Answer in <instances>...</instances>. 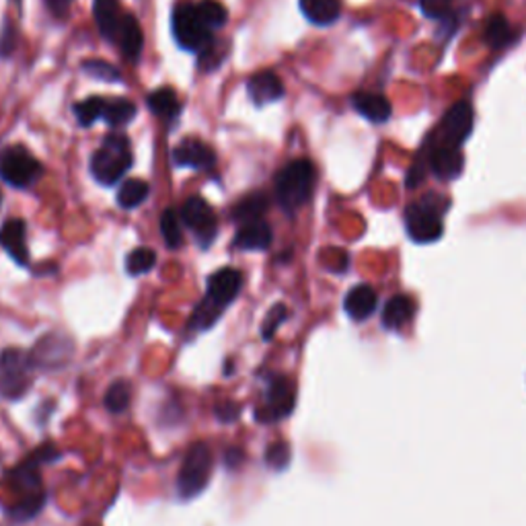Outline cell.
<instances>
[{"label": "cell", "mask_w": 526, "mask_h": 526, "mask_svg": "<svg viewBox=\"0 0 526 526\" xmlns=\"http://www.w3.org/2000/svg\"><path fill=\"white\" fill-rule=\"evenodd\" d=\"M183 222L182 216H179L175 210L169 208L164 210L161 216V232L164 237V243H167L169 249H179L183 245Z\"/></svg>", "instance_id": "cell-30"}, {"label": "cell", "mask_w": 526, "mask_h": 526, "mask_svg": "<svg viewBox=\"0 0 526 526\" xmlns=\"http://www.w3.org/2000/svg\"><path fill=\"white\" fill-rule=\"evenodd\" d=\"M247 95H249V99L258 105V108H263V105L282 99L284 82L272 70L253 74V77L247 80Z\"/></svg>", "instance_id": "cell-16"}, {"label": "cell", "mask_w": 526, "mask_h": 526, "mask_svg": "<svg viewBox=\"0 0 526 526\" xmlns=\"http://www.w3.org/2000/svg\"><path fill=\"white\" fill-rule=\"evenodd\" d=\"M210 475H212V450H210L206 442H195V445L187 450L182 469H179L177 475L179 495H182L183 500L198 498L210 484Z\"/></svg>", "instance_id": "cell-5"}, {"label": "cell", "mask_w": 526, "mask_h": 526, "mask_svg": "<svg viewBox=\"0 0 526 526\" xmlns=\"http://www.w3.org/2000/svg\"><path fill=\"white\" fill-rule=\"evenodd\" d=\"M132 401V385L127 380H116L108 387L105 393V408L111 413H122Z\"/></svg>", "instance_id": "cell-31"}, {"label": "cell", "mask_w": 526, "mask_h": 526, "mask_svg": "<svg viewBox=\"0 0 526 526\" xmlns=\"http://www.w3.org/2000/svg\"><path fill=\"white\" fill-rule=\"evenodd\" d=\"M93 13L97 27H99L101 35L105 40L111 42L117 32L119 23H122L126 11H122L117 0H95L93 3Z\"/></svg>", "instance_id": "cell-22"}, {"label": "cell", "mask_w": 526, "mask_h": 526, "mask_svg": "<svg viewBox=\"0 0 526 526\" xmlns=\"http://www.w3.org/2000/svg\"><path fill=\"white\" fill-rule=\"evenodd\" d=\"M286 319H288L286 306H284V305L272 306V309H269V313L266 315V319H263V325H261V337H263V340H266V342L272 340V337L277 332V327H280Z\"/></svg>", "instance_id": "cell-36"}, {"label": "cell", "mask_w": 526, "mask_h": 526, "mask_svg": "<svg viewBox=\"0 0 526 526\" xmlns=\"http://www.w3.org/2000/svg\"><path fill=\"white\" fill-rule=\"evenodd\" d=\"M268 195L266 193H249L245 195L243 200H239L235 208H232L230 218L235 222L240 224H251V222H258L263 218V214L268 212Z\"/></svg>", "instance_id": "cell-25"}, {"label": "cell", "mask_w": 526, "mask_h": 526, "mask_svg": "<svg viewBox=\"0 0 526 526\" xmlns=\"http://www.w3.org/2000/svg\"><path fill=\"white\" fill-rule=\"evenodd\" d=\"M240 458H243V450H239V448H229L227 450V455H224V463H227V467L230 469H237L240 463Z\"/></svg>", "instance_id": "cell-40"}, {"label": "cell", "mask_w": 526, "mask_h": 526, "mask_svg": "<svg viewBox=\"0 0 526 526\" xmlns=\"http://www.w3.org/2000/svg\"><path fill=\"white\" fill-rule=\"evenodd\" d=\"M427 163H430V169L436 173V177L450 182V179H456L463 173L465 159L461 155V150L455 146H442L434 145L430 155H427Z\"/></svg>", "instance_id": "cell-18"}, {"label": "cell", "mask_w": 526, "mask_h": 526, "mask_svg": "<svg viewBox=\"0 0 526 526\" xmlns=\"http://www.w3.org/2000/svg\"><path fill=\"white\" fill-rule=\"evenodd\" d=\"M72 0H46V5L50 6V11L54 14H64L69 11Z\"/></svg>", "instance_id": "cell-42"}, {"label": "cell", "mask_w": 526, "mask_h": 526, "mask_svg": "<svg viewBox=\"0 0 526 526\" xmlns=\"http://www.w3.org/2000/svg\"><path fill=\"white\" fill-rule=\"evenodd\" d=\"M173 35L183 50L200 52V54L214 46L212 29L202 21L195 5H179L173 11Z\"/></svg>", "instance_id": "cell-7"}, {"label": "cell", "mask_w": 526, "mask_h": 526, "mask_svg": "<svg viewBox=\"0 0 526 526\" xmlns=\"http://www.w3.org/2000/svg\"><path fill=\"white\" fill-rule=\"evenodd\" d=\"M182 222L190 229L195 237H198L202 247H208L216 237V214L210 208L208 202L200 195H192L190 200H185L182 208Z\"/></svg>", "instance_id": "cell-11"}, {"label": "cell", "mask_w": 526, "mask_h": 526, "mask_svg": "<svg viewBox=\"0 0 526 526\" xmlns=\"http://www.w3.org/2000/svg\"><path fill=\"white\" fill-rule=\"evenodd\" d=\"M296 405V387L288 377H276L269 380L263 395L261 408L255 411V418L263 424L280 422L288 418Z\"/></svg>", "instance_id": "cell-10"}, {"label": "cell", "mask_w": 526, "mask_h": 526, "mask_svg": "<svg viewBox=\"0 0 526 526\" xmlns=\"http://www.w3.org/2000/svg\"><path fill=\"white\" fill-rule=\"evenodd\" d=\"M405 227L408 235L416 243H434L442 237V202H436L434 195H424L405 210Z\"/></svg>", "instance_id": "cell-6"}, {"label": "cell", "mask_w": 526, "mask_h": 526, "mask_svg": "<svg viewBox=\"0 0 526 526\" xmlns=\"http://www.w3.org/2000/svg\"><path fill=\"white\" fill-rule=\"evenodd\" d=\"M134 163L130 140L122 134H109L103 140V145L95 150L91 156V175L97 183L101 185H116Z\"/></svg>", "instance_id": "cell-3"}, {"label": "cell", "mask_w": 526, "mask_h": 526, "mask_svg": "<svg viewBox=\"0 0 526 526\" xmlns=\"http://www.w3.org/2000/svg\"><path fill=\"white\" fill-rule=\"evenodd\" d=\"M80 69L91 79L103 80V82H119L122 80V74H119L117 66L105 62V60H87V62H82Z\"/></svg>", "instance_id": "cell-35"}, {"label": "cell", "mask_w": 526, "mask_h": 526, "mask_svg": "<svg viewBox=\"0 0 526 526\" xmlns=\"http://www.w3.org/2000/svg\"><path fill=\"white\" fill-rule=\"evenodd\" d=\"M266 463H268V467H272L276 471H284L290 463V446L284 445V442L269 445L266 450Z\"/></svg>", "instance_id": "cell-37"}, {"label": "cell", "mask_w": 526, "mask_h": 526, "mask_svg": "<svg viewBox=\"0 0 526 526\" xmlns=\"http://www.w3.org/2000/svg\"><path fill=\"white\" fill-rule=\"evenodd\" d=\"M32 356L23 350H5L0 356V395L19 399L32 387Z\"/></svg>", "instance_id": "cell-9"}, {"label": "cell", "mask_w": 526, "mask_h": 526, "mask_svg": "<svg viewBox=\"0 0 526 526\" xmlns=\"http://www.w3.org/2000/svg\"><path fill=\"white\" fill-rule=\"evenodd\" d=\"M195 9H198L202 21H204L212 32L218 27L227 25L229 11H227V6L218 3V0H202V3L195 5Z\"/></svg>", "instance_id": "cell-32"}, {"label": "cell", "mask_w": 526, "mask_h": 526, "mask_svg": "<svg viewBox=\"0 0 526 526\" xmlns=\"http://www.w3.org/2000/svg\"><path fill=\"white\" fill-rule=\"evenodd\" d=\"M450 5H453V0H419L422 13L430 19L446 17L448 11H450Z\"/></svg>", "instance_id": "cell-38"}, {"label": "cell", "mask_w": 526, "mask_h": 526, "mask_svg": "<svg viewBox=\"0 0 526 526\" xmlns=\"http://www.w3.org/2000/svg\"><path fill=\"white\" fill-rule=\"evenodd\" d=\"M235 247L245 251H266L272 245V229L263 221L243 224L235 235Z\"/></svg>", "instance_id": "cell-21"}, {"label": "cell", "mask_w": 526, "mask_h": 526, "mask_svg": "<svg viewBox=\"0 0 526 526\" xmlns=\"http://www.w3.org/2000/svg\"><path fill=\"white\" fill-rule=\"evenodd\" d=\"M484 40L490 48L500 50V48L510 46V43L516 40V33L512 25H510L502 14H493V17L487 19V23H485Z\"/></svg>", "instance_id": "cell-26"}, {"label": "cell", "mask_w": 526, "mask_h": 526, "mask_svg": "<svg viewBox=\"0 0 526 526\" xmlns=\"http://www.w3.org/2000/svg\"><path fill=\"white\" fill-rule=\"evenodd\" d=\"M25 221L21 218H11L0 229V247L11 255L14 263L19 266H27L29 263V249L25 240Z\"/></svg>", "instance_id": "cell-17"}, {"label": "cell", "mask_w": 526, "mask_h": 526, "mask_svg": "<svg viewBox=\"0 0 526 526\" xmlns=\"http://www.w3.org/2000/svg\"><path fill=\"white\" fill-rule=\"evenodd\" d=\"M37 458H29L27 463L21 465L19 469L11 473V485L13 492L17 493V502L9 508V514L13 521H32L33 516L40 514L46 502V493H43L42 477L37 473Z\"/></svg>", "instance_id": "cell-4"}, {"label": "cell", "mask_w": 526, "mask_h": 526, "mask_svg": "<svg viewBox=\"0 0 526 526\" xmlns=\"http://www.w3.org/2000/svg\"><path fill=\"white\" fill-rule=\"evenodd\" d=\"M105 101L103 97H89V99L74 105V116H77L80 126H93L97 119H103L105 114Z\"/></svg>", "instance_id": "cell-33"}, {"label": "cell", "mask_w": 526, "mask_h": 526, "mask_svg": "<svg viewBox=\"0 0 526 526\" xmlns=\"http://www.w3.org/2000/svg\"><path fill=\"white\" fill-rule=\"evenodd\" d=\"M150 193V185L145 179H127L117 190V204L124 210H134L145 204Z\"/></svg>", "instance_id": "cell-28"}, {"label": "cell", "mask_w": 526, "mask_h": 526, "mask_svg": "<svg viewBox=\"0 0 526 526\" xmlns=\"http://www.w3.org/2000/svg\"><path fill=\"white\" fill-rule=\"evenodd\" d=\"M216 416L222 419V422H232V419H237L239 418V405L237 403H230V401H224L222 405H218L216 408Z\"/></svg>", "instance_id": "cell-39"}, {"label": "cell", "mask_w": 526, "mask_h": 526, "mask_svg": "<svg viewBox=\"0 0 526 526\" xmlns=\"http://www.w3.org/2000/svg\"><path fill=\"white\" fill-rule=\"evenodd\" d=\"M416 315V303L409 296L397 295L393 298H389V303L382 309V325L387 329H401L408 325Z\"/></svg>", "instance_id": "cell-24"}, {"label": "cell", "mask_w": 526, "mask_h": 526, "mask_svg": "<svg viewBox=\"0 0 526 526\" xmlns=\"http://www.w3.org/2000/svg\"><path fill=\"white\" fill-rule=\"evenodd\" d=\"M5 33H14V29L13 27H5ZM14 37H9V42H6V35H3V40H0V54L6 56V54H11L13 48H14Z\"/></svg>", "instance_id": "cell-41"}, {"label": "cell", "mask_w": 526, "mask_h": 526, "mask_svg": "<svg viewBox=\"0 0 526 526\" xmlns=\"http://www.w3.org/2000/svg\"><path fill=\"white\" fill-rule=\"evenodd\" d=\"M111 43H116L117 50L122 52L127 60H132V62H136L140 58L142 46H145V33H142L138 19L134 17L132 13L124 14L122 23H119Z\"/></svg>", "instance_id": "cell-15"}, {"label": "cell", "mask_w": 526, "mask_h": 526, "mask_svg": "<svg viewBox=\"0 0 526 526\" xmlns=\"http://www.w3.org/2000/svg\"><path fill=\"white\" fill-rule=\"evenodd\" d=\"M171 161L175 167H190L195 171H208L216 164V153L212 146L200 140H183L171 153Z\"/></svg>", "instance_id": "cell-14"}, {"label": "cell", "mask_w": 526, "mask_h": 526, "mask_svg": "<svg viewBox=\"0 0 526 526\" xmlns=\"http://www.w3.org/2000/svg\"><path fill=\"white\" fill-rule=\"evenodd\" d=\"M42 177V164L32 150L14 145L0 150V179L19 190L32 187Z\"/></svg>", "instance_id": "cell-8"}, {"label": "cell", "mask_w": 526, "mask_h": 526, "mask_svg": "<svg viewBox=\"0 0 526 526\" xmlns=\"http://www.w3.org/2000/svg\"><path fill=\"white\" fill-rule=\"evenodd\" d=\"M136 117V105L130 99H108L105 101L103 119L111 127H119L130 124Z\"/></svg>", "instance_id": "cell-29"}, {"label": "cell", "mask_w": 526, "mask_h": 526, "mask_svg": "<svg viewBox=\"0 0 526 526\" xmlns=\"http://www.w3.org/2000/svg\"><path fill=\"white\" fill-rule=\"evenodd\" d=\"M300 11L313 25H332L340 19L342 3L340 0H300Z\"/></svg>", "instance_id": "cell-23"}, {"label": "cell", "mask_w": 526, "mask_h": 526, "mask_svg": "<svg viewBox=\"0 0 526 526\" xmlns=\"http://www.w3.org/2000/svg\"><path fill=\"white\" fill-rule=\"evenodd\" d=\"M156 263V253L150 249V247H138V249L130 251L126 259V269L130 276H140L146 274L155 268Z\"/></svg>", "instance_id": "cell-34"}, {"label": "cell", "mask_w": 526, "mask_h": 526, "mask_svg": "<svg viewBox=\"0 0 526 526\" xmlns=\"http://www.w3.org/2000/svg\"><path fill=\"white\" fill-rule=\"evenodd\" d=\"M473 132V109L467 101H458L446 111L438 127V142L442 146L461 148L465 140Z\"/></svg>", "instance_id": "cell-12"}, {"label": "cell", "mask_w": 526, "mask_h": 526, "mask_svg": "<svg viewBox=\"0 0 526 526\" xmlns=\"http://www.w3.org/2000/svg\"><path fill=\"white\" fill-rule=\"evenodd\" d=\"M377 292H374L368 284H360V286L352 288L343 300V309L354 321H364L377 311Z\"/></svg>", "instance_id": "cell-19"}, {"label": "cell", "mask_w": 526, "mask_h": 526, "mask_svg": "<svg viewBox=\"0 0 526 526\" xmlns=\"http://www.w3.org/2000/svg\"><path fill=\"white\" fill-rule=\"evenodd\" d=\"M240 272L235 268H222L208 277L206 284V296L202 303L195 306L193 317L190 321L192 329L204 332V329L212 327L221 317V313L239 296L240 292Z\"/></svg>", "instance_id": "cell-1"}, {"label": "cell", "mask_w": 526, "mask_h": 526, "mask_svg": "<svg viewBox=\"0 0 526 526\" xmlns=\"http://www.w3.org/2000/svg\"><path fill=\"white\" fill-rule=\"evenodd\" d=\"M146 103H148V109L163 119L177 117L179 111H182V103H179L175 91L167 87L156 89V91L150 93Z\"/></svg>", "instance_id": "cell-27"}, {"label": "cell", "mask_w": 526, "mask_h": 526, "mask_svg": "<svg viewBox=\"0 0 526 526\" xmlns=\"http://www.w3.org/2000/svg\"><path fill=\"white\" fill-rule=\"evenodd\" d=\"M317 173L311 161L298 159L288 163L276 177V198L286 212L295 214L311 200Z\"/></svg>", "instance_id": "cell-2"}, {"label": "cell", "mask_w": 526, "mask_h": 526, "mask_svg": "<svg viewBox=\"0 0 526 526\" xmlns=\"http://www.w3.org/2000/svg\"><path fill=\"white\" fill-rule=\"evenodd\" d=\"M33 368H46L56 371L58 366L66 364L72 356V343L62 335H48L42 342H37L32 354Z\"/></svg>", "instance_id": "cell-13"}, {"label": "cell", "mask_w": 526, "mask_h": 526, "mask_svg": "<svg viewBox=\"0 0 526 526\" xmlns=\"http://www.w3.org/2000/svg\"><path fill=\"white\" fill-rule=\"evenodd\" d=\"M352 103H354V109L360 116L371 119L374 124H382L390 117V103L385 95L380 93H368L360 91L352 97Z\"/></svg>", "instance_id": "cell-20"}]
</instances>
